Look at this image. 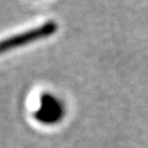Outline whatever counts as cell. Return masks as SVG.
<instances>
[{
  "instance_id": "1",
  "label": "cell",
  "mask_w": 148,
  "mask_h": 148,
  "mask_svg": "<svg viewBox=\"0 0 148 148\" xmlns=\"http://www.w3.org/2000/svg\"><path fill=\"white\" fill-rule=\"evenodd\" d=\"M56 31H57L56 22L48 21V22H45L43 25L35 27V29L27 30L25 32H21V34L8 37V38L0 41V54L5 53L8 51H11L14 48L21 47V46L29 45L31 42H35V41H38L41 38H45V37H48L51 35H53Z\"/></svg>"
},
{
  "instance_id": "2",
  "label": "cell",
  "mask_w": 148,
  "mask_h": 148,
  "mask_svg": "<svg viewBox=\"0 0 148 148\" xmlns=\"http://www.w3.org/2000/svg\"><path fill=\"white\" fill-rule=\"evenodd\" d=\"M63 112V109L61 106V103H58L56 98L51 95H46L42 98L41 108L36 112V119L41 122L46 123H53L58 120H61Z\"/></svg>"
}]
</instances>
